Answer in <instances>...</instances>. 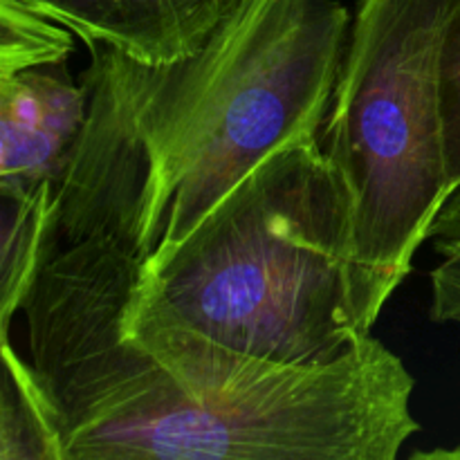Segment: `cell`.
Listing matches in <instances>:
<instances>
[{"label":"cell","instance_id":"cell-11","mask_svg":"<svg viewBox=\"0 0 460 460\" xmlns=\"http://www.w3.org/2000/svg\"><path fill=\"white\" fill-rule=\"evenodd\" d=\"M438 103L443 128L445 187L447 196L460 187V0L445 25L438 57Z\"/></svg>","mask_w":460,"mask_h":460},{"label":"cell","instance_id":"cell-9","mask_svg":"<svg viewBox=\"0 0 460 460\" xmlns=\"http://www.w3.org/2000/svg\"><path fill=\"white\" fill-rule=\"evenodd\" d=\"M75 31L48 16L0 3V76L66 63L75 52Z\"/></svg>","mask_w":460,"mask_h":460},{"label":"cell","instance_id":"cell-8","mask_svg":"<svg viewBox=\"0 0 460 460\" xmlns=\"http://www.w3.org/2000/svg\"><path fill=\"white\" fill-rule=\"evenodd\" d=\"M0 460H63L57 413L40 389L34 368L13 353L9 340H0Z\"/></svg>","mask_w":460,"mask_h":460},{"label":"cell","instance_id":"cell-12","mask_svg":"<svg viewBox=\"0 0 460 460\" xmlns=\"http://www.w3.org/2000/svg\"><path fill=\"white\" fill-rule=\"evenodd\" d=\"M0 3L18 4V7L40 13V16L52 18V21L61 22L70 31H75V36L85 48L94 45L88 0H0Z\"/></svg>","mask_w":460,"mask_h":460},{"label":"cell","instance_id":"cell-1","mask_svg":"<svg viewBox=\"0 0 460 460\" xmlns=\"http://www.w3.org/2000/svg\"><path fill=\"white\" fill-rule=\"evenodd\" d=\"M139 270L111 238L54 245L22 304L63 460H395L420 431L371 332L322 367L265 362L139 304Z\"/></svg>","mask_w":460,"mask_h":460},{"label":"cell","instance_id":"cell-13","mask_svg":"<svg viewBox=\"0 0 460 460\" xmlns=\"http://www.w3.org/2000/svg\"><path fill=\"white\" fill-rule=\"evenodd\" d=\"M413 458L420 460H460V447L454 449H431V452H413Z\"/></svg>","mask_w":460,"mask_h":460},{"label":"cell","instance_id":"cell-2","mask_svg":"<svg viewBox=\"0 0 460 460\" xmlns=\"http://www.w3.org/2000/svg\"><path fill=\"white\" fill-rule=\"evenodd\" d=\"M337 0H238L196 54L90 48L88 117L57 187V245L106 236L142 268L279 148L319 137L350 34Z\"/></svg>","mask_w":460,"mask_h":460},{"label":"cell","instance_id":"cell-6","mask_svg":"<svg viewBox=\"0 0 460 460\" xmlns=\"http://www.w3.org/2000/svg\"><path fill=\"white\" fill-rule=\"evenodd\" d=\"M236 3L238 0H88L94 45L106 43L151 66L196 54Z\"/></svg>","mask_w":460,"mask_h":460},{"label":"cell","instance_id":"cell-5","mask_svg":"<svg viewBox=\"0 0 460 460\" xmlns=\"http://www.w3.org/2000/svg\"><path fill=\"white\" fill-rule=\"evenodd\" d=\"M88 117V85L66 63L0 76V180L58 182Z\"/></svg>","mask_w":460,"mask_h":460},{"label":"cell","instance_id":"cell-10","mask_svg":"<svg viewBox=\"0 0 460 460\" xmlns=\"http://www.w3.org/2000/svg\"><path fill=\"white\" fill-rule=\"evenodd\" d=\"M427 241L440 256V263L429 274V317L436 323H460V187L443 202Z\"/></svg>","mask_w":460,"mask_h":460},{"label":"cell","instance_id":"cell-3","mask_svg":"<svg viewBox=\"0 0 460 460\" xmlns=\"http://www.w3.org/2000/svg\"><path fill=\"white\" fill-rule=\"evenodd\" d=\"M139 304L220 346L322 367L367 337L344 184L319 137L279 148L164 261L139 270Z\"/></svg>","mask_w":460,"mask_h":460},{"label":"cell","instance_id":"cell-4","mask_svg":"<svg viewBox=\"0 0 460 460\" xmlns=\"http://www.w3.org/2000/svg\"><path fill=\"white\" fill-rule=\"evenodd\" d=\"M458 0H359L323 153L350 209L355 292L371 331L447 200L438 57Z\"/></svg>","mask_w":460,"mask_h":460},{"label":"cell","instance_id":"cell-7","mask_svg":"<svg viewBox=\"0 0 460 460\" xmlns=\"http://www.w3.org/2000/svg\"><path fill=\"white\" fill-rule=\"evenodd\" d=\"M54 198V182L0 180V340H9V323L43 265Z\"/></svg>","mask_w":460,"mask_h":460}]
</instances>
